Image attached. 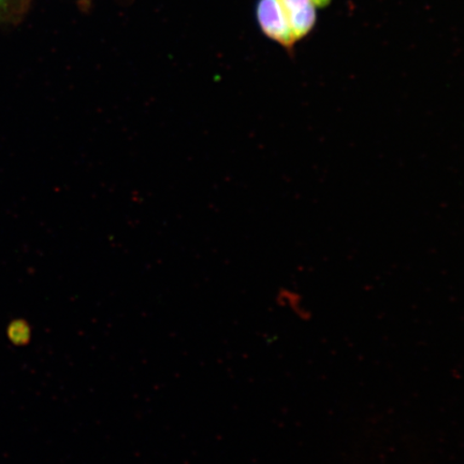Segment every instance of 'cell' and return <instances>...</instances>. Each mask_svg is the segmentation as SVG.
<instances>
[{
    "mask_svg": "<svg viewBox=\"0 0 464 464\" xmlns=\"http://www.w3.org/2000/svg\"><path fill=\"white\" fill-rule=\"evenodd\" d=\"M258 25L266 37L280 44L288 53H293L297 44L292 29L278 0H258L256 5Z\"/></svg>",
    "mask_w": 464,
    "mask_h": 464,
    "instance_id": "6da1fadb",
    "label": "cell"
},
{
    "mask_svg": "<svg viewBox=\"0 0 464 464\" xmlns=\"http://www.w3.org/2000/svg\"><path fill=\"white\" fill-rule=\"evenodd\" d=\"M297 43L309 36L317 22L312 0H278Z\"/></svg>",
    "mask_w": 464,
    "mask_h": 464,
    "instance_id": "7a4b0ae2",
    "label": "cell"
},
{
    "mask_svg": "<svg viewBox=\"0 0 464 464\" xmlns=\"http://www.w3.org/2000/svg\"><path fill=\"white\" fill-rule=\"evenodd\" d=\"M29 0H0V21H16L28 7Z\"/></svg>",
    "mask_w": 464,
    "mask_h": 464,
    "instance_id": "3957f363",
    "label": "cell"
},
{
    "mask_svg": "<svg viewBox=\"0 0 464 464\" xmlns=\"http://www.w3.org/2000/svg\"><path fill=\"white\" fill-rule=\"evenodd\" d=\"M29 336V330L24 322H14L10 324L8 328V338L15 343V345H19L22 343H25Z\"/></svg>",
    "mask_w": 464,
    "mask_h": 464,
    "instance_id": "277c9868",
    "label": "cell"
},
{
    "mask_svg": "<svg viewBox=\"0 0 464 464\" xmlns=\"http://www.w3.org/2000/svg\"><path fill=\"white\" fill-rule=\"evenodd\" d=\"M312 2L315 5V7H326L332 0H312Z\"/></svg>",
    "mask_w": 464,
    "mask_h": 464,
    "instance_id": "5b68a950",
    "label": "cell"
}]
</instances>
